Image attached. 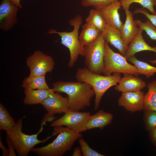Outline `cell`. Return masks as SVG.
<instances>
[{"label":"cell","mask_w":156,"mask_h":156,"mask_svg":"<svg viewBox=\"0 0 156 156\" xmlns=\"http://www.w3.org/2000/svg\"><path fill=\"white\" fill-rule=\"evenodd\" d=\"M53 86L55 92L67 94L70 109L72 111H79L90 107L95 95L92 86L85 82L58 81Z\"/></svg>","instance_id":"1"},{"label":"cell","mask_w":156,"mask_h":156,"mask_svg":"<svg viewBox=\"0 0 156 156\" xmlns=\"http://www.w3.org/2000/svg\"><path fill=\"white\" fill-rule=\"evenodd\" d=\"M121 78L120 73L103 76L92 72L86 67L78 68L75 75V78L78 81L87 83L93 89L95 96V110L99 108L102 97L105 92L111 87L117 86Z\"/></svg>","instance_id":"2"},{"label":"cell","mask_w":156,"mask_h":156,"mask_svg":"<svg viewBox=\"0 0 156 156\" xmlns=\"http://www.w3.org/2000/svg\"><path fill=\"white\" fill-rule=\"evenodd\" d=\"M57 134L58 136L52 143L42 147H34L31 151L41 156H62L82 136L81 133L74 132L62 126L54 127L52 135Z\"/></svg>","instance_id":"3"},{"label":"cell","mask_w":156,"mask_h":156,"mask_svg":"<svg viewBox=\"0 0 156 156\" xmlns=\"http://www.w3.org/2000/svg\"><path fill=\"white\" fill-rule=\"evenodd\" d=\"M83 21L82 16L77 15L69 20L70 25L73 27V30L69 32H58L54 29H50L47 32L49 34H56L61 37V43L68 48L70 51V59L68 63L69 67H73L77 61L79 55L83 56V50L79 40V31Z\"/></svg>","instance_id":"4"},{"label":"cell","mask_w":156,"mask_h":156,"mask_svg":"<svg viewBox=\"0 0 156 156\" xmlns=\"http://www.w3.org/2000/svg\"><path fill=\"white\" fill-rule=\"evenodd\" d=\"M23 122L22 119L18 120L14 127L6 132L7 137L11 141L18 156H27L36 145L44 142L52 136L48 137L43 140H39L37 136L42 131V127L36 134L31 135L23 133L22 131Z\"/></svg>","instance_id":"5"},{"label":"cell","mask_w":156,"mask_h":156,"mask_svg":"<svg viewBox=\"0 0 156 156\" xmlns=\"http://www.w3.org/2000/svg\"><path fill=\"white\" fill-rule=\"evenodd\" d=\"M105 41L103 32L94 41L84 47L83 56L86 67L92 72L100 74L104 69Z\"/></svg>","instance_id":"6"},{"label":"cell","mask_w":156,"mask_h":156,"mask_svg":"<svg viewBox=\"0 0 156 156\" xmlns=\"http://www.w3.org/2000/svg\"><path fill=\"white\" fill-rule=\"evenodd\" d=\"M104 69L103 73L105 75L112 73L131 74L137 77L139 73L134 65L129 63L127 60L120 54L114 52L105 41L104 56Z\"/></svg>","instance_id":"7"},{"label":"cell","mask_w":156,"mask_h":156,"mask_svg":"<svg viewBox=\"0 0 156 156\" xmlns=\"http://www.w3.org/2000/svg\"><path fill=\"white\" fill-rule=\"evenodd\" d=\"M90 115L89 112H80L69 110L60 118L54 121L50 125L52 127L66 126L71 130L81 133L86 130V122Z\"/></svg>","instance_id":"8"},{"label":"cell","mask_w":156,"mask_h":156,"mask_svg":"<svg viewBox=\"0 0 156 156\" xmlns=\"http://www.w3.org/2000/svg\"><path fill=\"white\" fill-rule=\"evenodd\" d=\"M27 64L29 69L31 76L39 77L51 72L55 62L52 57L40 51H35L27 58Z\"/></svg>","instance_id":"9"},{"label":"cell","mask_w":156,"mask_h":156,"mask_svg":"<svg viewBox=\"0 0 156 156\" xmlns=\"http://www.w3.org/2000/svg\"><path fill=\"white\" fill-rule=\"evenodd\" d=\"M18 7L11 0H1L0 5V28L7 31L18 22Z\"/></svg>","instance_id":"10"},{"label":"cell","mask_w":156,"mask_h":156,"mask_svg":"<svg viewBox=\"0 0 156 156\" xmlns=\"http://www.w3.org/2000/svg\"><path fill=\"white\" fill-rule=\"evenodd\" d=\"M144 92L140 90L122 92L118 100V104L132 112L144 110Z\"/></svg>","instance_id":"11"},{"label":"cell","mask_w":156,"mask_h":156,"mask_svg":"<svg viewBox=\"0 0 156 156\" xmlns=\"http://www.w3.org/2000/svg\"><path fill=\"white\" fill-rule=\"evenodd\" d=\"M51 115L65 113L70 110L68 97H63L58 93L55 92L44 100L41 104Z\"/></svg>","instance_id":"12"},{"label":"cell","mask_w":156,"mask_h":156,"mask_svg":"<svg viewBox=\"0 0 156 156\" xmlns=\"http://www.w3.org/2000/svg\"><path fill=\"white\" fill-rule=\"evenodd\" d=\"M121 7L120 1L112 3L99 9L107 25L120 30L124 24L120 19L118 12Z\"/></svg>","instance_id":"13"},{"label":"cell","mask_w":156,"mask_h":156,"mask_svg":"<svg viewBox=\"0 0 156 156\" xmlns=\"http://www.w3.org/2000/svg\"><path fill=\"white\" fill-rule=\"evenodd\" d=\"M146 86V82L141 78L133 75L124 74L115 87L118 92H134L140 91Z\"/></svg>","instance_id":"14"},{"label":"cell","mask_w":156,"mask_h":156,"mask_svg":"<svg viewBox=\"0 0 156 156\" xmlns=\"http://www.w3.org/2000/svg\"><path fill=\"white\" fill-rule=\"evenodd\" d=\"M103 34L105 41L116 48L124 56L128 48L122 40L120 30L107 25Z\"/></svg>","instance_id":"15"},{"label":"cell","mask_w":156,"mask_h":156,"mask_svg":"<svg viewBox=\"0 0 156 156\" xmlns=\"http://www.w3.org/2000/svg\"><path fill=\"white\" fill-rule=\"evenodd\" d=\"M125 11L126 20L120 30L122 40L125 44L128 46L137 34L139 28L134 20L132 12L129 10Z\"/></svg>","instance_id":"16"},{"label":"cell","mask_w":156,"mask_h":156,"mask_svg":"<svg viewBox=\"0 0 156 156\" xmlns=\"http://www.w3.org/2000/svg\"><path fill=\"white\" fill-rule=\"evenodd\" d=\"M143 31L142 29L139 28L137 34L128 45L127 51L123 56L127 60L140 51H148L156 53V46L151 47L146 42L142 35Z\"/></svg>","instance_id":"17"},{"label":"cell","mask_w":156,"mask_h":156,"mask_svg":"<svg viewBox=\"0 0 156 156\" xmlns=\"http://www.w3.org/2000/svg\"><path fill=\"white\" fill-rule=\"evenodd\" d=\"M113 117L112 114L101 109L94 114L90 116L85 124L86 129L87 130L99 128L102 130L111 123Z\"/></svg>","instance_id":"18"},{"label":"cell","mask_w":156,"mask_h":156,"mask_svg":"<svg viewBox=\"0 0 156 156\" xmlns=\"http://www.w3.org/2000/svg\"><path fill=\"white\" fill-rule=\"evenodd\" d=\"M53 88L48 89H25L24 103L26 105L41 104L46 99L55 92Z\"/></svg>","instance_id":"19"},{"label":"cell","mask_w":156,"mask_h":156,"mask_svg":"<svg viewBox=\"0 0 156 156\" xmlns=\"http://www.w3.org/2000/svg\"><path fill=\"white\" fill-rule=\"evenodd\" d=\"M102 32L93 26L85 23L82 27L81 31L79 36V40L81 48L95 40Z\"/></svg>","instance_id":"20"},{"label":"cell","mask_w":156,"mask_h":156,"mask_svg":"<svg viewBox=\"0 0 156 156\" xmlns=\"http://www.w3.org/2000/svg\"><path fill=\"white\" fill-rule=\"evenodd\" d=\"M147 87L148 91L144 96V110L156 111V80L148 83Z\"/></svg>","instance_id":"21"},{"label":"cell","mask_w":156,"mask_h":156,"mask_svg":"<svg viewBox=\"0 0 156 156\" xmlns=\"http://www.w3.org/2000/svg\"><path fill=\"white\" fill-rule=\"evenodd\" d=\"M22 87L25 89H50L47 84L45 75L34 77L29 76L23 81Z\"/></svg>","instance_id":"22"},{"label":"cell","mask_w":156,"mask_h":156,"mask_svg":"<svg viewBox=\"0 0 156 156\" xmlns=\"http://www.w3.org/2000/svg\"><path fill=\"white\" fill-rule=\"evenodd\" d=\"M127 60L132 63L138 71L139 74L143 75L148 78L153 76L156 73V67L138 59L135 56H131Z\"/></svg>","instance_id":"23"},{"label":"cell","mask_w":156,"mask_h":156,"mask_svg":"<svg viewBox=\"0 0 156 156\" xmlns=\"http://www.w3.org/2000/svg\"><path fill=\"white\" fill-rule=\"evenodd\" d=\"M86 23L90 24L103 32L107 24L100 13L99 9L93 8L91 9L86 19Z\"/></svg>","instance_id":"24"},{"label":"cell","mask_w":156,"mask_h":156,"mask_svg":"<svg viewBox=\"0 0 156 156\" xmlns=\"http://www.w3.org/2000/svg\"><path fill=\"white\" fill-rule=\"evenodd\" d=\"M15 122L7 109L0 104V129L6 132L11 130L16 125Z\"/></svg>","instance_id":"25"},{"label":"cell","mask_w":156,"mask_h":156,"mask_svg":"<svg viewBox=\"0 0 156 156\" xmlns=\"http://www.w3.org/2000/svg\"><path fill=\"white\" fill-rule=\"evenodd\" d=\"M121 7L124 10H129L130 5L133 3H139L144 8H146L152 14H156L154 6L156 5V0H121Z\"/></svg>","instance_id":"26"},{"label":"cell","mask_w":156,"mask_h":156,"mask_svg":"<svg viewBox=\"0 0 156 156\" xmlns=\"http://www.w3.org/2000/svg\"><path fill=\"white\" fill-rule=\"evenodd\" d=\"M135 21L139 27L145 31L151 39L156 40V28L148 19L144 22L140 19Z\"/></svg>","instance_id":"27"},{"label":"cell","mask_w":156,"mask_h":156,"mask_svg":"<svg viewBox=\"0 0 156 156\" xmlns=\"http://www.w3.org/2000/svg\"><path fill=\"white\" fill-rule=\"evenodd\" d=\"M121 0H81V5L84 7H93L99 9L106 5Z\"/></svg>","instance_id":"28"},{"label":"cell","mask_w":156,"mask_h":156,"mask_svg":"<svg viewBox=\"0 0 156 156\" xmlns=\"http://www.w3.org/2000/svg\"><path fill=\"white\" fill-rule=\"evenodd\" d=\"M79 142L80 148L83 156H103L95 150L92 149L88 145L87 143L83 138L79 139Z\"/></svg>","instance_id":"29"},{"label":"cell","mask_w":156,"mask_h":156,"mask_svg":"<svg viewBox=\"0 0 156 156\" xmlns=\"http://www.w3.org/2000/svg\"><path fill=\"white\" fill-rule=\"evenodd\" d=\"M145 120L148 129L150 131L156 127V111H145Z\"/></svg>","instance_id":"30"},{"label":"cell","mask_w":156,"mask_h":156,"mask_svg":"<svg viewBox=\"0 0 156 156\" xmlns=\"http://www.w3.org/2000/svg\"><path fill=\"white\" fill-rule=\"evenodd\" d=\"M134 13H140L144 14L152 23L156 27V14H151L147 10L143 8H138L133 11Z\"/></svg>","instance_id":"31"},{"label":"cell","mask_w":156,"mask_h":156,"mask_svg":"<svg viewBox=\"0 0 156 156\" xmlns=\"http://www.w3.org/2000/svg\"><path fill=\"white\" fill-rule=\"evenodd\" d=\"M6 140L9 148V156H16V154L14 151V149L15 148L11 141L7 137L6 138Z\"/></svg>","instance_id":"32"},{"label":"cell","mask_w":156,"mask_h":156,"mask_svg":"<svg viewBox=\"0 0 156 156\" xmlns=\"http://www.w3.org/2000/svg\"><path fill=\"white\" fill-rule=\"evenodd\" d=\"M150 132L151 139L153 143L156 146V127Z\"/></svg>","instance_id":"33"},{"label":"cell","mask_w":156,"mask_h":156,"mask_svg":"<svg viewBox=\"0 0 156 156\" xmlns=\"http://www.w3.org/2000/svg\"><path fill=\"white\" fill-rule=\"evenodd\" d=\"M72 155L73 156H83L80 148L76 147L74 150Z\"/></svg>","instance_id":"34"},{"label":"cell","mask_w":156,"mask_h":156,"mask_svg":"<svg viewBox=\"0 0 156 156\" xmlns=\"http://www.w3.org/2000/svg\"><path fill=\"white\" fill-rule=\"evenodd\" d=\"M0 147L1 148L3 151V156H9V151L5 148L0 138Z\"/></svg>","instance_id":"35"},{"label":"cell","mask_w":156,"mask_h":156,"mask_svg":"<svg viewBox=\"0 0 156 156\" xmlns=\"http://www.w3.org/2000/svg\"><path fill=\"white\" fill-rule=\"evenodd\" d=\"M11 0L19 8H22V6L20 3V0Z\"/></svg>","instance_id":"36"},{"label":"cell","mask_w":156,"mask_h":156,"mask_svg":"<svg viewBox=\"0 0 156 156\" xmlns=\"http://www.w3.org/2000/svg\"><path fill=\"white\" fill-rule=\"evenodd\" d=\"M150 63L153 64H156V59L154 60H152L149 61Z\"/></svg>","instance_id":"37"}]
</instances>
